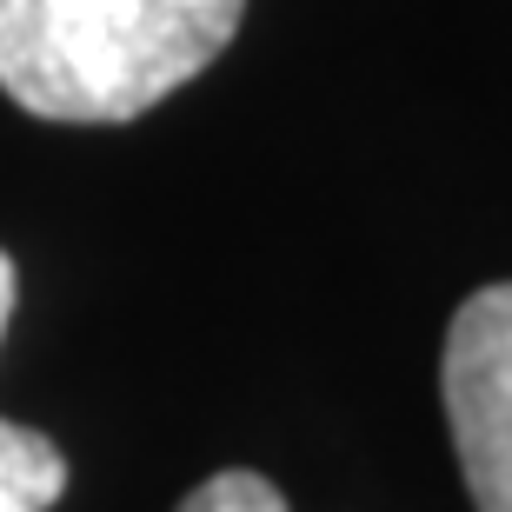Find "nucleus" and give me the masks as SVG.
<instances>
[{"label": "nucleus", "instance_id": "39448f33", "mask_svg": "<svg viewBox=\"0 0 512 512\" xmlns=\"http://www.w3.org/2000/svg\"><path fill=\"white\" fill-rule=\"evenodd\" d=\"M7 313H14V260L0 253V333H7Z\"/></svg>", "mask_w": 512, "mask_h": 512}, {"label": "nucleus", "instance_id": "20e7f679", "mask_svg": "<svg viewBox=\"0 0 512 512\" xmlns=\"http://www.w3.org/2000/svg\"><path fill=\"white\" fill-rule=\"evenodd\" d=\"M173 512H293L280 499V486L273 479H260V473H247V466H233V473H213V479H200L187 499Z\"/></svg>", "mask_w": 512, "mask_h": 512}, {"label": "nucleus", "instance_id": "f257e3e1", "mask_svg": "<svg viewBox=\"0 0 512 512\" xmlns=\"http://www.w3.org/2000/svg\"><path fill=\"white\" fill-rule=\"evenodd\" d=\"M247 0H0V94L40 120L120 127L207 74Z\"/></svg>", "mask_w": 512, "mask_h": 512}, {"label": "nucleus", "instance_id": "7ed1b4c3", "mask_svg": "<svg viewBox=\"0 0 512 512\" xmlns=\"http://www.w3.org/2000/svg\"><path fill=\"white\" fill-rule=\"evenodd\" d=\"M67 493V459L47 433L0 419V512H47Z\"/></svg>", "mask_w": 512, "mask_h": 512}, {"label": "nucleus", "instance_id": "f03ea898", "mask_svg": "<svg viewBox=\"0 0 512 512\" xmlns=\"http://www.w3.org/2000/svg\"><path fill=\"white\" fill-rule=\"evenodd\" d=\"M446 426L479 512H512V280L479 286L439 353Z\"/></svg>", "mask_w": 512, "mask_h": 512}]
</instances>
